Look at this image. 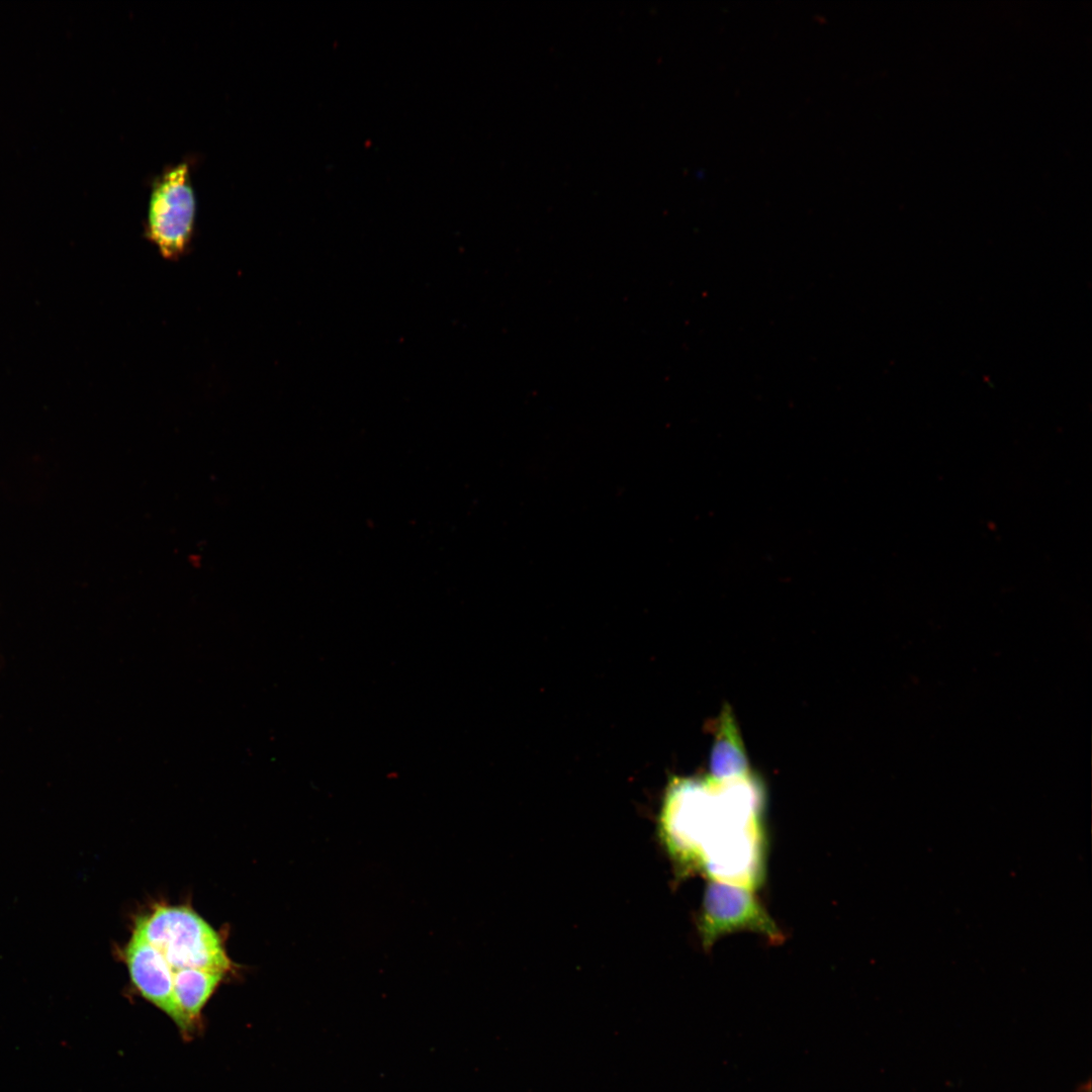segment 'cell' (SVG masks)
<instances>
[{
  "instance_id": "obj_6",
  "label": "cell",
  "mask_w": 1092,
  "mask_h": 1092,
  "mask_svg": "<svg viewBox=\"0 0 1092 1092\" xmlns=\"http://www.w3.org/2000/svg\"><path fill=\"white\" fill-rule=\"evenodd\" d=\"M712 778L729 780L748 774V765L741 741L729 715H725L718 729L711 757Z\"/></svg>"
},
{
  "instance_id": "obj_3",
  "label": "cell",
  "mask_w": 1092,
  "mask_h": 1092,
  "mask_svg": "<svg viewBox=\"0 0 1092 1092\" xmlns=\"http://www.w3.org/2000/svg\"><path fill=\"white\" fill-rule=\"evenodd\" d=\"M124 959L131 982L140 994L175 1023L177 1011L173 977L158 950L133 931L124 948Z\"/></svg>"
},
{
  "instance_id": "obj_5",
  "label": "cell",
  "mask_w": 1092,
  "mask_h": 1092,
  "mask_svg": "<svg viewBox=\"0 0 1092 1092\" xmlns=\"http://www.w3.org/2000/svg\"><path fill=\"white\" fill-rule=\"evenodd\" d=\"M705 914L711 934L741 925L758 926L760 923L766 927V921H763L752 897L736 886L713 884L707 893Z\"/></svg>"
},
{
  "instance_id": "obj_1",
  "label": "cell",
  "mask_w": 1092,
  "mask_h": 1092,
  "mask_svg": "<svg viewBox=\"0 0 1092 1092\" xmlns=\"http://www.w3.org/2000/svg\"><path fill=\"white\" fill-rule=\"evenodd\" d=\"M133 931L158 950L172 977L189 969L223 975L231 969L216 931L185 906H158L138 918Z\"/></svg>"
},
{
  "instance_id": "obj_4",
  "label": "cell",
  "mask_w": 1092,
  "mask_h": 1092,
  "mask_svg": "<svg viewBox=\"0 0 1092 1092\" xmlns=\"http://www.w3.org/2000/svg\"><path fill=\"white\" fill-rule=\"evenodd\" d=\"M223 977L221 973L197 969L173 975L175 1024L183 1035H192L200 1027L201 1012Z\"/></svg>"
},
{
  "instance_id": "obj_2",
  "label": "cell",
  "mask_w": 1092,
  "mask_h": 1092,
  "mask_svg": "<svg viewBox=\"0 0 1092 1092\" xmlns=\"http://www.w3.org/2000/svg\"><path fill=\"white\" fill-rule=\"evenodd\" d=\"M196 198L190 166L182 162L158 176L151 188L145 225L146 238L167 260L185 256L192 243Z\"/></svg>"
}]
</instances>
